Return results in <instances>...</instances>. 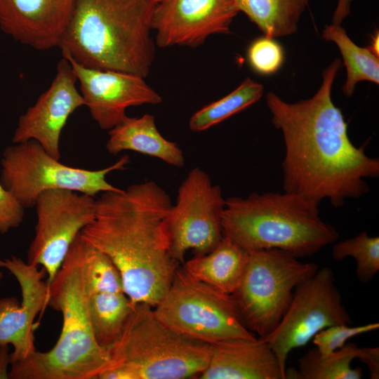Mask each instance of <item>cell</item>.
Listing matches in <instances>:
<instances>
[{
  "instance_id": "4fadbf2b",
  "label": "cell",
  "mask_w": 379,
  "mask_h": 379,
  "mask_svg": "<svg viewBox=\"0 0 379 379\" xmlns=\"http://www.w3.org/2000/svg\"><path fill=\"white\" fill-rule=\"evenodd\" d=\"M0 268L16 279L21 301L16 297L0 298V345H11V363L21 361L34 352V320L48 306V284L44 269L17 256L0 258Z\"/></svg>"
},
{
  "instance_id": "277c9868",
  "label": "cell",
  "mask_w": 379,
  "mask_h": 379,
  "mask_svg": "<svg viewBox=\"0 0 379 379\" xmlns=\"http://www.w3.org/2000/svg\"><path fill=\"white\" fill-rule=\"evenodd\" d=\"M81 233L71 245L62 265L48 284V305L62 317L55 345L12 362L11 379H95L111 364L109 350L98 345L91 328L90 294Z\"/></svg>"
},
{
  "instance_id": "9c48e42d",
  "label": "cell",
  "mask_w": 379,
  "mask_h": 379,
  "mask_svg": "<svg viewBox=\"0 0 379 379\" xmlns=\"http://www.w3.org/2000/svg\"><path fill=\"white\" fill-rule=\"evenodd\" d=\"M156 316L175 330L212 344L256 338L244 324L232 295L222 292L178 267Z\"/></svg>"
},
{
  "instance_id": "e0dca14e",
  "label": "cell",
  "mask_w": 379,
  "mask_h": 379,
  "mask_svg": "<svg viewBox=\"0 0 379 379\" xmlns=\"http://www.w3.org/2000/svg\"><path fill=\"white\" fill-rule=\"evenodd\" d=\"M75 0H0V28L36 50L58 47Z\"/></svg>"
},
{
  "instance_id": "9a60e30c",
  "label": "cell",
  "mask_w": 379,
  "mask_h": 379,
  "mask_svg": "<svg viewBox=\"0 0 379 379\" xmlns=\"http://www.w3.org/2000/svg\"><path fill=\"white\" fill-rule=\"evenodd\" d=\"M67 60L79 82L85 105L103 130L109 131L123 122L128 117L126 110L129 107L162 102L161 97L141 77L88 68Z\"/></svg>"
},
{
  "instance_id": "8992f818",
  "label": "cell",
  "mask_w": 379,
  "mask_h": 379,
  "mask_svg": "<svg viewBox=\"0 0 379 379\" xmlns=\"http://www.w3.org/2000/svg\"><path fill=\"white\" fill-rule=\"evenodd\" d=\"M109 350L111 364L99 379H185L204 371L211 344L180 333L161 321L152 306L138 303Z\"/></svg>"
},
{
  "instance_id": "7a4b0ae2",
  "label": "cell",
  "mask_w": 379,
  "mask_h": 379,
  "mask_svg": "<svg viewBox=\"0 0 379 379\" xmlns=\"http://www.w3.org/2000/svg\"><path fill=\"white\" fill-rule=\"evenodd\" d=\"M171 206L169 195L153 181L102 192L96 199L94 220L81 232L115 265L133 306L154 307L179 267L171 251Z\"/></svg>"
},
{
  "instance_id": "8fae6325",
  "label": "cell",
  "mask_w": 379,
  "mask_h": 379,
  "mask_svg": "<svg viewBox=\"0 0 379 379\" xmlns=\"http://www.w3.org/2000/svg\"><path fill=\"white\" fill-rule=\"evenodd\" d=\"M225 206L220 187L213 185L200 168H192L179 187L175 204L168 215L171 251L179 263L188 250L202 255L220 242Z\"/></svg>"
},
{
  "instance_id": "6da1fadb",
  "label": "cell",
  "mask_w": 379,
  "mask_h": 379,
  "mask_svg": "<svg viewBox=\"0 0 379 379\" xmlns=\"http://www.w3.org/2000/svg\"><path fill=\"white\" fill-rule=\"evenodd\" d=\"M341 65L334 60L322 72L323 81L310 98L291 103L268 92L266 102L272 122L282 134L281 163L284 192L318 204L325 199L335 207L369 191L366 178L379 176V160L365 153V146L350 140L347 124L333 103L331 91Z\"/></svg>"
},
{
  "instance_id": "d6986e66",
  "label": "cell",
  "mask_w": 379,
  "mask_h": 379,
  "mask_svg": "<svg viewBox=\"0 0 379 379\" xmlns=\"http://www.w3.org/2000/svg\"><path fill=\"white\" fill-rule=\"evenodd\" d=\"M105 147L113 155L125 150L133 151L178 168L185 163L182 150L177 143L167 140L159 133L154 117L149 114L140 117H128L109 130Z\"/></svg>"
},
{
  "instance_id": "7402d4cb",
  "label": "cell",
  "mask_w": 379,
  "mask_h": 379,
  "mask_svg": "<svg viewBox=\"0 0 379 379\" xmlns=\"http://www.w3.org/2000/svg\"><path fill=\"white\" fill-rule=\"evenodd\" d=\"M124 292L90 293L88 301L89 320L95 340L109 350L120 337L133 310Z\"/></svg>"
},
{
  "instance_id": "603a6c76",
  "label": "cell",
  "mask_w": 379,
  "mask_h": 379,
  "mask_svg": "<svg viewBox=\"0 0 379 379\" xmlns=\"http://www.w3.org/2000/svg\"><path fill=\"white\" fill-rule=\"evenodd\" d=\"M322 37L334 42L341 53L347 72L342 91L346 96L353 95L357 84L360 81L379 84V58L368 47H360L354 44L341 25H326Z\"/></svg>"
},
{
  "instance_id": "44dd1931",
  "label": "cell",
  "mask_w": 379,
  "mask_h": 379,
  "mask_svg": "<svg viewBox=\"0 0 379 379\" xmlns=\"http://www.w3.org/2000/svg\"><path fill=\"white\" fill-rule=\"evenodd\" d=\"M237 8L270 38L291 35L310 0H234Z\"/></svg>"
},
{
  "instance_id": "d6a6232c",
  "label": "cell",
  "mask_w": 379,
  "mask_h": 379,
  "mask_svg": "<svg viewBox=\"0 0 379 379\" xmlns=\"http://www.w3.org/2000/svg\"><path fill=\"white\" fill-rule=\"evenodd\" d=\"M11 352L8 345H0V379L9 378Z\"/></svg>"
},
{
  "instance_id": "30bf717a",
  "label": "cell",
  "mask_w": 379,
  "mask_h": 379,
  "mask_svg": "<svg viewBox=\"0 0 379 379\" xmlns=\"http://www.w3.org/2000/svg\"><path fill=\"white\" fill-rule=\"evenodd\" d=\"M351 324L333 270L324 267L296 286L279 323L262 338L274 351L285 374L292 350L305 346L324 328Z\"/></svg>"
},
{
  "instance_id": "ba28073f",
  "label": "cell",
  "mask_w": 379,
  "mask_h": 379,
  "mask_svg": "<svg viewBox=\"0 0 379 379\" xmlns=\"http://www.w3.org/2000/svg\"><path fill=\"white\" fill-rule=\"evenodd\" d=\"M130 158L124 155L112 165L100 170H88L62 164L48 154L34 140L13 143L6 147L1 161V182L25 208L34 206L42 192L68 190L95 197L100 192L119 191L107 175L122 170Z\"/></svg>"
},
{
  "instance_id": "5bb4252c",
  "label": "cell",
  "mask_w": 379,
  "mask_h": 379,
  "mask_svg": "<svg viewBox=\"0 0 379 379\" xmlns=\"http://www.w3.org/2000/svg\"><path fill=\"white\" fill-rule=\"evenodd\" d=\"M238 13L234 0H161L152 21L155 44L197 47L211 34L228 33Z\"/></svg>"
},
{
  "instance_id": "f546056e",
  "label": "cell",
  "mask_w": 379,
  "mask_h": 379,
  "mask_svg": "<svg viewBox=\"0 0 379 379\" xmlns=\"http://www.w3.org/2000/svg\"><path fill=\"white\" fill-rule=\"evenodd\" d=\"M25 208L0 180V234H6L20 225Z\"/></svg>"
},
{
  "instance_id": "4316f807",
  "label": "cell",
  "mask_w": 379,
  "mask_h": 379,
  "mask_svg": "<svg viewBox=\"0 0 379 379\" xmlns=\"http://www.w3.org/2000/svg\"><path fill=\"white\" fill-rule=\"evenodd\" d=\"M83 248L90 293H124L121 274L112 260L84 239Z\"/></svg>"
},
{
  "instance_id": "4dcf8cb0",
  "label": "cell",
  "mask_w": 379,
  "mask_h": 379,
  "mask_svg": "<svg viewBox=\"0 0 379 379\" xmlns=\"http://www.w3.org/2000/svg\"><path fill=\"white\" fill-rule=\"evenodd\" d=\"M369 370L371 379L379 378V348L364 347L363 357L360 359Z\"/></svg>"
},
{
  "instance_id": "2e32d148",
  "label": "cell",
  "mask_w": 379,
  "mask_h": 379,
  "mask_svg": "<svg viewBox=\"0 0 379 379\" xmlns=\"http://www.w3.org/2000/svg\"><path fill=\"white\" fill-rule=\"evenodd\" d=\"M77 79L69 61L63 58L49 88L18 119L13 143L34 140L56 159H60V135L68 118L85 105L76 88Z\"/></svg>"
},
{
  "instance_id": "ffe728a7",
  "label": "cell",
  "mask_w": 379,
  "mask_h": 379,
  "mask_svg": "<svg viewBox=\"0 0 379 379\" xmlns=\"http://www.w3.org/2000/svg\"><path fill=\"white\" fill-rule=\"evenodd\" d=\"M248 260V251L223 236L215 248L206 254L195 255L183 268L194 278L232 295L242 279Z\"/></svg>"
},
{
  "instance_id": "e575fe53",
  "label": "cell",
  "mask_w": 379,
  "mask_h": 379,
  "mask_svg": "<svg viewBox=\"0 0 379 379\" xmlns=\"http://www.w3.org/2000/svg\"><path fill=\"white\" fill-rule=\"evenodd\" d=\"M4 277L3 272L0 271V280Z\"/></svg>"
},
{
  "instance_id": "52a82bcc",
  "label": "cell",
  "mask_w": 379,
  "mask_h": 379,
  "mask_svg": "<svg viewBox=\"0 0 379 379\" xmlns=\"http://www.w3.org/2000/svg\"><path fill=\"white\" fill-rule=\"evenodd\" d=\"M319 269L277 248L248 251L242 279L232 294L244 326L259 338L269 335L286 312L295 288Z\"/></svg>"
},
{
  "instance_id": "d590c367",
  "label": "cell",
  "mask_w": 379,
  "mask_h": 379,
  "mask_svg": "<svg viewBox=\"0 0 379 379\" xmlns=\"http://www.w3.org/2000/svg\"><path fill=\"white\" fill-rule=\"evenodd\" d=\"M157 1L159 2V1H161V0H157Z\"/></svg>"
},
{
  "instance_id": "836d02e7",
  "label": "cell",
  "mask_w": 379,
  "mask_h": 379,
  "mask_svg": "<svg viewBox=\"0 0 379 379\" xmlns=\"http://www.w3.org/2000/svg\"><path fill=\"white\" fill-rule=\"evenodd\" d=\"M378 39L379 35L378 32H376L373 36H372V39L370 46H368V49L376 56L378 57Z\"/></svg>"
},
{
  "instance_id": "83f0119b",
  "label": "cell",
  "mask_w": 379,
  "mask_h": 379,
  "mask_svg": "<svg viewBox=\"0 0 379 379\" xmlns=\"http://www.w3.org/2000/svg\"><path fill=\"white\" fill-rule=\"evenodd\" d=\"M247 58L251 68L262 75L277 72L285 60L282 46L274 38L263 36L254 40L247 51Z\"/></svg>"
},
{
  "instance_id": "f1b7e54d",
  "label": "cell",
  "mask_w": 379,
  "mask_h": 379,
  "mask_svg": "<svg viewBox=\"0 0 379 379\" xmlns=\"http://www.w3.org/2000/svg\"><path fill=\"white\" fill-rule=\"evenodd\" d=\"M350 325L331 326L320 331L313 337V343L321 357L328 356L343 347L349 339L374 331L379 328V324L376 322L357 326H350Z\"/></svg>"
},
{
  "instance_id": "3957f363",
  "label": "cell",
  "mask_w": 379,
  "mask_h": 379,
  "mask_svg": "<svg viewBox=\"0 0 379 379\" xmlns=\"http://www.w3.org/2000/svg\"><path fill=\"white\" fill-rule=\"evenodd\" d=\"M157 0H75L58 46L88 68L145 78L155 55L151 35Z\"/></svg>"
},
{
  "instance_id": "7c38bea8",
  "label": "cell",
  "mask_w": 379,
  "mask_h": 379,
  "mask_svg": "<svg viewBox=\"0 0 379 379\" xmlns=\"http://www.w3.org/2000/svg\"><path fill=\"white\" fill-rule=\"evenodd\" d=\"M34 237L27 251L29 264L41 266L49 284L81 231L95 218V197L68 190H51L37 197Z\"/></svg>"
},
{
  "instance_id": "d4e9b609",
  "label": "cell",
  "mask_w": 379,
  "mask_h": 379,
  "mask_svg": "<svg viewBox=\"0 0 379 379\" xmlns=\"http://www.w3.org/2000/svg\"><path fill=\"white\" fill-rule=\"evenodd\" d=\"M263 92L261 84L246 78L233 91L196 112L189 127L193 132L206 131L258 102Z\"/></svg>"
},
{
  "instance_id": "ac0fdd59",
  "label": "cell",
  "mask_w": 379,
  "mask_h": 379,
  "mask_svg": "<svg viewBox=\"0 0 379 379\" xmlns=\"http://www.w3.org/2000/svg\"><path fill=\"white\" fill-rule=\"evenodd\" d=\"M201 379H285L278 359L262 338H233L211 344Z\"/></svg>"
},
{
  "instance_id": "cb8c5ba5",
  "label": "cell",
  "mask_w": 379,
  "mask_h": 379,
  "mask_svg": "<svg viewBox=\"0 0 379 379\" xmlns=\"http://www.w3.org/2000/svg\"><path fill=\"white\" fill-rule=\"evenodd\" d=\"M363 347L347 343L328 356L321 357L316 347L308 350L298 361L300 379H360V367L352 368L354 359L360 360Z\"/></svg>"
},
{
  "instance_id": "484cf974",
  "label": "cell",
  "mask_w": 379,
  "mask_h": 379,
  "mask_svg": "<svg viewBox=\"0 0 379 379\" xmlns=\"http://www.w3.org/2000/svg\"><path fill=\"white\" fill-rule=\"evenodd\" d=\"M335 260L352 257L356 260V274L362 283L372 280L379 271V238L363 231L356 237L338 241L332 248Z\"/></svg>"
},
{
  "instance_id": "1f68e13d",
  "label": "cell",
  "mask_w": 379,
  "mask_h": 379,
  "mask_svg": "<svg viewBox=\"0 0 379 379\" xmlns=\"http://www.w3.org/2000/svg\"><path fill=\"white\" fill-rule=\"evenodd\" d=\"M352 0H338L335 9L332 17V24L340 25L343 21L350 13Z\"/></svg>"
},
{
  "instance_id": "5b68a950",
  "label": "cell",
  "mask_w": 379,
  "mask_h": 379,
  "mask_svg": "<svg viewBox=\"0 0 379 379\" xmlns=\"http://www.w3.org/2000/svg\"><path fill=\"white\" fill-rule=\"evenodd\" d=\"M319 205L288 192L230 197L222 218L223 236L247 251L277 248L296 258L310 256L339 238L321 218Z\"/></svg>"
}]
</instances>
